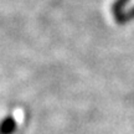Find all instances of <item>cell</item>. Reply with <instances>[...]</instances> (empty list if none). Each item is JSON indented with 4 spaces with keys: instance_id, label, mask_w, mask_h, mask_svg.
<instances>
[{
    "instance_id": "obj_1",
    "label": "cell",
    "mask_w": 134,
    "mask_h": 134,
    "mask_svg": "<svg viewBox=\"0 0 134 134\" xmlns=\"http://www.w3.org/2000/svg\"><path fill=\"white\" fill-rule=\"evenodd\" d=\"M16 120L13 115H6L0 122V134H14L16 130Z\"/></svg>"
},
{
    "instance_id": "obj_2",
    "label": "cell",
    "mask_w": 134,
    "mask_h": 134,
    "mask_svg": "<svg viewBox=\"0 0 134 134\" xmlns=\"http://www.w3.org/2000/svg\"><path fill=\"white\" fill-rule=\"evenodd\" d=\"M115 21L118 23V24H125V23H128V21H132L134 20V6H132L130 9L128 10H124L123 13H120L118 14L117 16H114Z\"/></svg>"
},
{
    "instance_id": "obj_3",
    "label": "cell",
    "mask_w": 134,
    "mask_h": 134,
    "mask_svg": "<svg viewBox=\"0 0 134 134\" xmlns=\"http://www.w3.org/2000/svg\"><path fill=\"white\" fill-rule=\"evenodd\" d=\"M130 3V0H114V3L112 4V14L113 16H117L118 14L124 11V8Z\"/></svg>"
}]
</instances>
